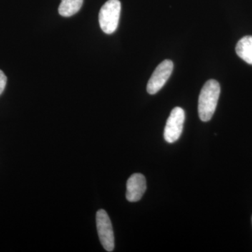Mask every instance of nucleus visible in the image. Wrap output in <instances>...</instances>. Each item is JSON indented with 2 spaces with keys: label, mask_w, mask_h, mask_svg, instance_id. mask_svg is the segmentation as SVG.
<instances>
[{
  "label": "nucleus",
  "mask_w": 252,
  "mask_h": 252,
  "mask_svg": "<svg viewBox=\"0 0 252 252\" xmlns=\"http://www.w3.org/2000/svg\"><path fill=\"white\" fill-rule=\"evenodd\" d=\"M236 54L248 64H252V36H245L237 44Z\"/></svg>",
  "instance_id": "nucleus-7"
},
{
  "label": "nucleus",
  "mask_w": 252,
  "mask_h": 252,
  "mask_svg": "<svg viewBox=\"0 0 252 252\" xmlns=\"http://www.w3.org/2000/svg\"><path fill=\"white\" fill-rule=\"evenodd\" d=\"M96 225L99 241L107 252H113L114 249V235L112 222L104 210H99L96 214Z\"/></svg>",
  "instance_id": "nucleus-3"
},
{
  "label": "nucleus",
  "mask_w": 252,
  "mask_h": 252,
  "mask_svg": "<svg viewBox=\"0 0 252 252\" xmlns=\"http://www.w3.org/2000/svg\"><path fill=\"white\" fill-rule=\"evenodd\" d=\"M220 92V84L215 79L207 81L203 86L198 99V114L202 122H209L213 117Z\"/></svg>",
  "instance_id": "nucleus-1"
},
{
  "label": "nucleus",
  "mask_w": 252,
  "mask_h": 252,
  "mask_svg": "<svg viewBox=\"0 0 252 252\" xmlns=\"http://www.w3.org/2000/svg\"><path fill=\"white\" fill-rule=\"evenodd\" d=\"M122 4L119 0H108L101 8L99 23L101 29L107 34H113L119 26Z\"/></svg>",
  "instance_id": "nucleus-2"
},
{
  "label": "nucleus",
  "mask_w": 252,
  "mask_h": 252,
  "mask_svg": "<svg viewBox=\"0 0 252 252\" xmlns=\"http://www.w3.org/2000/svg\"><path fill=\"white\" fill-rule=\"evenodd\" d=\"M185 121L183 109L177 107L172 109L164 129V138L167 142L174 143L179 140L183 131Z\"/></svg>",
  "instance_id": "nucleus-4"
},
{
  "label": "nucleus",
  "mask_w": 252,
  "mask_h": 252,
  "mask_svg": "<svg viewBox=\"0 0 252 252\" xmlns=\"http://www.w3.org/2000/svg\"><path fill=\"white\" fill-rule=\"evenodd\" d=\"M6 81H7V78H6L4 73L0 70V95L2 94L5 87H6Z\"/></svg>",
  "instance_id": "nucleus-9"
},
{
  "label": "nucleus",
  "mask_w": 252,
  "mask_h": 252,
  "mask_svg": "<svg viewBox=\"0 0 252 252\" xmlns=\"http://www.w3.org/2000/svg\"><path fill=\"white\" fill-rule=\"evenodd\" d=\"M173 67V63L170 60H165L158 64L147 84V90L149 94H157L163 87L171 75Z\"/></svg>",
  "instance_id": "nucleus-5"
},
{
  "label": "nucleus",
  "mask_w": 252,
  "mask_h": 252,
  "mask_svg": "<svg viewBox=\"0 0 252 252\" xmlns=\"http://www.w3.org/2000/svg\"><path fill=\"white\" fill-rule=\"evenodd\" d=\"M126 187V199L130 203L139 201L147 189L145 177L142 174H133L127 180Z\"/></svg>",
  "instance_id": "nucleus-6"
},
{
  "label": "nucleus",
  "mask_w": 252,
  "mask_h": 252,
  "mask_svg": "<svg viewBox=\"0 0 252 252\" xmlns=\"http://www.w3.org/2000/svg\"><path fill=\"white\" fill-rule=\"evenodd\" d=\"M84 0H61L59 12L63 17H70L77 14L82 6Z\"/></svg>",
  "instance_id": "nucleus-8"
}]
</instances>
